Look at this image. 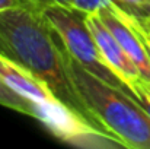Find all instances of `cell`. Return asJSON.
Returning <instances> with one entry per match:
<instances>
[{"mask_svg": "<svg viewBox=\"0 0 150 149\" xmlns=\"http://www.w3.org/2000/svg\"><path fill=\"white\" fill-rule=\"evenodd\" d=\"M0 56L42 81L64 105L108 135L79 95L69 70L67 48L42 9L29 4L0 12Z\"/></svg>", "mask_w": 150, "mask_h": 149, "instance_id": "obj_1", "label": "cell"}, {"mask_svg": "<svg viewBox=\"0 0 150 149\" xmlns=\"http://www.w3.org/2000/svg\"><path fill=\"white\" fill-rule=\"evenodd\" d=\"M67 63L79 95L102 129L124 148L150 149V115L147 111L130 94L88 72L70 54L67 56Z\"/></svg>", "mask_w": 150, "mask_h": 149, "instance_id": "obj_2", "label": "cell"}, {"mask_svg": "<svg viewBox=\"0 0 150 149\" xmlns=\"http://www.w3.org/2000/svg\"><path fill=\"white\" fill-rule=\"evenodd\" d=\"M51 26L61 37L69 54L88 72L103 82L130 94L128 85L102 57L96 40L88 25V13L70 4H52L42 9Z\"/></svg>", "mask_w": 150, "mask_h": 149, "instance_id": "obj_3", "label": "cell"}, {"mask_svg": "<svg viewBox=\"0 0 150 149\" xmlns=\"http://www.w3.org/2000/svg\"><path fill=\"white\" fill-rule=\"evenodd\" d=\"M98 13L136 64L140 78L150 83V47L147 32L142 24L134 16H130L114 6L103 7Z\"/></svg>", "mask_w": 150, "mask_h": 149, "instance_id": "obj_4", "label": "cell"}, {"mask_svg": "<svg viewBox=\"0 0 150 149\" xmlns=\"http://www.w3.org/2000/svg\"><path fill=\"white\" fill-rule=\"evenodd\" d=\"M88 25L96 40V44L102 53V57L111 66V69L127 85L140 79V73H139L136 64L127 56V53L121 47V44L115 38V35L111 32V29L105 25V22L102 21L98 12L88 13Z\"/></svg>", "mask_w": 150, "mask_h": 149, "instance_id": "obj_5", "label": "cell"}, {"mask_svg": "<svg viewBox=\"0 0 150 149\" xmlns=\"http://www.w3.org/2000/svg\"><path fill=\"white\" fill-rule=\"evenodd\" d=\"M0 105L12 108L15 111H19L22 114L35 117L34 105L26 98H23L19 92H16L10 85H7L1 76H0Z\"/></svg>", "mask_w": 150, "mask_h": 149, "instance_id": "obj_6", "label": "cell"}, {"mask_svg": "<svg viewBox=\"0 0 150 149\" xmlns=\"http://www.w3.org/2000/svg\"><path fill=\"white\" fill-rule=\"evenodd\" d=\"M71 6L77 7L79 10H83L85 13H95V12H99L100 9L109 7V6H114L125 12L120 0H73Z\"/></svg>", "mask_w": 150, "mask_h": 149, "instance_id": "obj_7", "label": "cell"}, {"mask_svg": "<svg viewBox=\"0 0 150 149\" xmlns=\"http://www.w3.org/2000/svg\"><path fill=\"white\" fill-rule=\"evenodd\" d=\"M130 88V95L136 99L150 115V83L143 81L142 78L131 82L128 85Z\"/></svg>", "mask_w": 150, "mask_h": 149, "instance_id": "obj_8", "label": "cell"}, {"mask_svg": "<svg viewBox=\"0 0 150 149\" xmlns=\"http://www.w3.org/2000/svg\"><path fill=\"white\" fill-rule=\"evenodd\" d=\"M125 13L134 16L140 24L150 16V0H120Z\"/></svg>", "mask_w": 150, "mask_h": 149, "instance_id": "obj_9", "label": "cell"}, {"mask_svg": "<svg viewBox=\"0 0 150 149\" xmlns=\"http://www.w3.org/2000/svg\"><path fill=\"white\" fill-rule=\"evenodd\" d=\"M29 4H32L29 0H0V12L13 7H21V6H29Z\"/></svg>", "mask_w": 150, "mask_h": 149, "instance_id": "obj_10", "label": "cell"}, {"mask_svg": "<svg viewBox=\"0 0 150 149\" xmlns=\"http://www.w3.org/2000/svg\"><path fill=\"white\" fill-rule=\"evenodd\" d=\"M34 6L40 7V9H44L47 6H52V4H70L71 6V1L73 0H29Z\"/></svg>", "mask_w": 150, "mask_h": 149, "instance_id": "obj_11", "label": "cell"}, {"mask_svg": "<svg viewBox=\"0 0 150 149\" xmlns=\"http://www.w3.org/2000/svg\"><path fill=\"white\" fill-rule=\"evenodd\" d=\"M142 26L144 28V31H146V32L150 35V16L147 18V19H144V21L142 22Z\"/></svg>", "mask_w": 150, "mask_h": 149, "instance_id": "obj_12", "label": "cell"}, {"mask_svg": "<svg viewBox=\"0 0 150 149\" xmlns=\"http://www.w3.org/2000/svg\"><path fill=\"white\" fill-rule=\"evenodd\" d=\"M147 41H149V47H150V35L147 34Z\"/></svg>", "mask_w": 150, "mask_h": 149, "instance_id": "obj_13", "label": "cell"}]
</instances>
